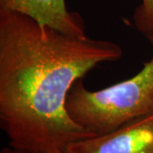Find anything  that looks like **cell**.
I'll list each match as a JSON object with an SVG mask.
<instances>
[{
	"label": "cell",
	"mask_w": 153,
	"mask_h": 153,
	"mask_svg": "<svg viewBox=\"0 0 153 153\" xmlns=\"http://www.w3.org/2000/svg\"><path fill=\"white\" fill-rule=\"evenodd\" d=\"M66 108L73 121L96 135L152 113L153 57L135 76L98 91L77 80L66 96Z\"/></svg>",
	"instance_id": "2"
},
{
	"label": "cell",
	"mask_w": 153,
	"mask_h": 153,
	"mask_svg": "<svg viewBox=\"0 0 153 153\" xmlns=\"http://www.w3.org/2000/svg\"><path fill=\"white\" fill-rule=\"evenodd\" d=\"M123 55L117 44L76 37L32 17L0 10V122L10 146L26 153H66L97 136L66 108L74 82Z\"/></svg>",
	"instance_id": "1"
},
{
	"label": "cell",
	"mask_w": 153,
	"mask_h": 153,
	"mask_svg": "<svg viewBox=\"0 0 153 153\" xmlns=\"http://www.w3.org/2000/svg\"><path fill=\"white\" fill-rule=\"evenodd\" d=\"M66 153H153V112L108 134L71 143Z\"/></svg>",
	"instance_id": "3"
},
{
	"label": "cell",
	"mask_w": 153,
	"mask_h": 153,
	"mask_svg": "<svg viewBox=\"0 0 153 153\" xmlns=\"http://www.w3.org/2000/svg\"><path fill=\"white\" fill-rule=\"evenodd\" d=\"M1 153H26L23 152L22 151H19V150H16L15 148H12L10 146L9 147H4L2 151H1Z\"/></svg>",
	"instance_id": "6"
},
{
	"label": "cell",
	"mask_w": 153,
	"mask_h": 153,
	"mask_svg": "<svg viewBox=\"0 0 153 153\" xmlns=\"http://www.w3.org/2000/svg\"><path fill=\"white\" fill-rule=\"evenodd\" d=\"M147 38L150 40V42L153 44V36H150V37H148Z\"/></svg>",
	"instance_id": "7"
},
{
	"label": "cell",
	"mask_w": 153,
	"mask_h": 153,
	"mask_svg": "<svg viewBox=\"0 0 153 153\" xmlns=\"http://www.w3.org/2000/svg\"><path fill=\"white\" fill-rule=\"evenodd\" d=\"M134 14L136 28L146 38L153 36V0H141Z\"/></svg>",
	"instance_id": "5"
},
{
	"label": "cell",
	"mask_w": 153,
	"mask_h": 153,
	"mask_svg": "<svg viewBox=\"0 0 153 153\" xmlns=\"http://www.w3.org/2000/svg\"><path fill=\"white\" fill-rule=\"evenodd\" d=\"M0 10L24 14L65 34L86 36L82 17L67 10L66 0H0Z\"/></svg>",
	"instance_id": "4"
}]
</instances>
